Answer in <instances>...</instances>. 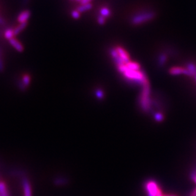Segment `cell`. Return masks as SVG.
<instances>
[{"label":"cell","mask_w":196,"mask_h":196,"mask_svg":"<svg viewBox=\"0 0 196 196\" xmlns=\"http://www.w3.org/2000/svg\"><path fill=\"white\" fill-rule=\"evenodd\" d=\"M155 13L152 11H146L138 13L131 18V23L133 25H138L151 21L155 17Z\"/></svg>","instance_id":"obj_1"},{"label":"cell","mask_w":196,"mask_h":196,"mask_svg":"<svg viewBox=\"0 0 196 196\" xmlns=\"http://www.w3.org/2000/svg\"><path fill=\"white\" fill-rule=\"evenodd\" d=\"M146 190L147 192V196H157L160 188L155 182L151 181L146 184Z\"/></svg>","instance_id":"obj_2"},{"label":"cell","mask_w":196,"mask_h":196,"mask_svg":"<svg viewBox=\"0 0 196 196\" xmlns=\"http://www.w3.org/2000/svg\"><path fill=\"white\" fill-rule=\"evenodd\" d=\"M170 73L171 75H180V74H184L189 77L194 76L193 74L189 71L187 69L185 68H182L179 67H175V68H172L170 70Z\"/></svg>","instance_id":"obj_3"},{"label":"cell","mask_w":196,"mask_h":196,"mask_svg":"<svg viewBox=\"0 0 196 196\" xmlns=\"http://www.w3.org/2000/svg\"><path fill=\"white\" fill-rule=\"evenodd\" d=\"M31 11L29 10H25L21 12L19 15L17 17V21L20 24L27 23V21L31 17Z\"/></svg>","instance_id":"obj_4"},{"label":"cell","mask_w":196,"mask_h":196,"mask_svg":"<svg viewBox=\"0 0 196 196\" xmlns=\"http://www.w3.org/2000/svg\"><path fill=\"white\" fill-rule=\"evenodd\" d=\"M116 50L118 52V54L121 58V59L124 61V63L125 64H127L128 63L130 62V58L129 56L127 53V52L125 51V50L123 49L121 47H117Z\"/></svg>","instance_id":"obj_5"},{"label":"cell","mask_w":196,"mask_h":196,"mask_svg":"<svg viewBox=\"0 0 196 196\" xmlns=\"http://www.w3.org/2000/svg\"><path fill=\"white\" fill-rule=\"evenodd\" d=\"M9 42L10 43V45L18 52H22L24 50V48L23 47V45H22V43L18 41L17 39H15V38L11 39L9 40Z\"/></svg>","instance_id":"obj_6"},{"label":"cell","mask_w":196,"mask_h":196,"mask_svg":"<svg viewBox=\"0 0 196 196\" xmlns=\"http://www.w3.org/2000/svg\"><path fill=\"white\" fill-rule=\"evenodd\" d=\"M27 24H28L27 22L24 23H21L19 26H17L15 29H13L15 36H17L18 34H19L22 31H24L25 28L27 27Z\"/></svg>","instance_id":"obj_7"},{"label":"cell","mask_w":196,"mask_h":196,"mask_svg":"<svg viewBox=\"0 0 196 196\" xmlns=\"http://www.w3.org/2000/svg\"><path fill=\"white\" fill-rule=\"evenodd\" d=\"M24 196H31V190L29 182L27 180H24L23 183Z\"/></svg>","instance_id":"obj_8"},{"label":"cell","mask_w":196,"mask_h":196,"mask_svg":"<svg viewBox=\"0 0 196 196\" xmlns=\"http://www.w3.org/2000/svg\"><path fill=\"white\" fill-rule=\"evenodd\" d=\"M92 5L91 3H88V4H85V5H81L80 6H79L77 8V10L81 13H83L85 12L86 11L90 10L92 8Z\"/></svg>","instance_id":"obj_9"},{"label":"cell","mask_w":196,"mask_h":196,"mask_svg":"<svg viewBox=\"0 0 196 196\" xmlns=\"http://www.w3.org/2000/svg\"><path fill=\"white\" fill-rule=\"evenodd\" d=\"M167 61V56L166 53H162L160 54L158 57V60H157V64L159 66L161 67L163 66L166 62Z\"/></svg>","instance_id":"obj_10"},{"label":"cell","mask_w":196,"mask_h":196,"mask_svg":"<svg viewBox=\"0 0 196 196\" xmlns=\"http://www.w3.org/2000/svg\"><path fill=\"white\" fill-rule=\"evenodd\" d=\"M100 15L104 17L105 18H108L111 17V10L108 7H102L100 10Z\"/></svg>","instance_id":"obj_11"},{"label":"cell","mask_w":196,"mask_h":196,"mask_svg":"<svg viewBox=\"0 0 196 196\" xmlns=\"http://www.w3.org/2000/svg\"><path fill=\"white\" fill-rule=\"evenodd\" d=\"M4 35H5V38L8 40L13 38L14 37H15V34H14V30L13 29H7L5 31Z\"/></svg>","instance_id":"obj_12"},{"label":"cell","mask_w":196,"mask_h":196,"mask_svg":"<svg viewBox=\"0 0 196 196\" xmlns=\"http://www.w3.org/2000/svg\"><path fill=\"white\" fill-rule=\"evenodd\" d=\"M127 65V66L131 69H133V70H136V71H138L140 69V65L138 64V63H133V62H129L127 64H125Z\"/></svg>","instance_id":"obj_13"},{"label":"cell","mask_w":196,"mask_h":196,"mask_svg":"<svg viewBox=\"0 0 196 196\" xmlns=\"http://www.w3.org/2000/svg\"><path fill=\"white\" fill-rule=\"evenodd\" d=\"M187 69L189 71H190L194 76L196 75V66L195 64H194L192 63H189L187 64Z\"/></svg>","instance_id":"obj_14"},{"label":"cell","mask_w":196,"mask_h":196,"mask_svg":"<svg viewBox=\"0 0 196 196\" xmlns=\"http://www.w3.org/2000/svg\"><path fill=\"white\" fill-rule=\"evenodd\" d=\"M30 80H31V78L29 75L26 74L24 75L22 80V87L24 88L26 86H27L30 83Z\"/></svg>","instance_id":"obj_15"},{"label":"cell","mask_w":196,"mask_h":196,"mask_svg":"<svg viewBox=\"0 0 196 196\" xmlns=\"http://www.w3.org/2000/svg\"><path fill=\"white\" fill-rule=\"evenodd\" d=\"M71 16H72L74 19H79L81 17V13L77 10H73L72 12H71Z\"/></svg>","instance_id":"obj_16"},{"label":"cell","mask_w":196,"mask_h":196,"mask_svg":"<svg viewBox=\"0 0 196 196\" xmlns=\"http://www.w3.org/2000/svg\"><path fill=\"white\" fill-rule=\"evenodd\" d=\"M106 22V18H105L104 17L99 15L97 17V23H98V24L100 25H103L105 24Z\"/></svg>","instance_id":"obj_17"},{"label":"cell","mask_w":196,"mask_h":196,"mask_svg":"<svg viewBox=\"0 0 196 196\" xmlns=\"http://www.w3.org/2000/svg\"><path fill=\"white\" fill-rule=\"evenodd\" d=\"M154 117H155V119L157 121H158V122H161V121H162L163 119V115H162L161 113H155Z\"/></svg>","instance_id":"obj_18"},{"label":"cell","mask_w":196,"mask_h":196,"mask_svg":"<svg viewBox=\"0 0 196 196\" xmlns=\"http://www.w3.org/2000/svg\"><path fill=\"white\" fill-rule=\"evenodd\" d=\"M92 1V0H81L80 3H81V5H85V4L90 3V2Z\"/></svg>","instance_id":"obj_19"},{"label":"cell","mask_w":196,"mask_h":196,"mask_svg":"<svg viewBox=\"0 0 196 196\" xmlns=\"http://www.w3.org/2000/svg\"><path fill=\"white\" fill-rule=\"evenodd\" d=\"M30 2H31V0H22V5H24V6L27 5Z\"/></svg>","instance_id":"obj_20"},{"label":"cell","mask_w":196,"mask_h":196,"mask_svg":"<svg viewBox=\"0 0 196 196\" xmlns=\"http://www.w3.org/2000/svg\"><path fill=\"white\" fill-rule=\"evenodd\" d=\"M5 24V21L0 17V25H4Z\"/></svg>","instance_id":"obj_21"},{"label":"cell","mask_w":196,"mask_h":196,"mask_svg":"<svg viewBox=\"0 0 196 196\" xmlns=\"http://www.w3.org/2000/svg\"><path fill=\"white\" fill-rule=\"evenodd\" d=\"M189 196H196V188L192 192Z\"/></svg>","instance_id":"obj_22"},{"label":"cell","mask_w":196,"mask_h":196,"mask_svg":"<svg viewBox=\"0 0 196 196\" xmlns=\"http://www.w3.org/2000/svg\"><path fill=\"white\" fill-rule=\"evenodd\" d=\"M192 180L196 183V176H194V177H193V178H192Z\"/></svg>","instance_id":"obj_23"},{"label":"cell","mask_w":196,"mask_h":196,"mask_svg":"<svg viewBox=\"0 0 196 196\" xmlns=\"http://www.w3.org/2000/svg\"><path fill=\"white\" fill-rule=\"evenodd\" d=\"M163 196H176L175 195H164Z\"/></svg>","instance_id":"obj_24"},{"label":"cell","mask_w":196,"mask_h":196,"mask_svg":"<svg viewBox=\"0 0 196 196\" xmlns=\"http://www.w3.org/2000/svg\"><path fill=\"white\" fill-rule=\"evenodd\" d=\"M76 1H77V2H81V0H76Z\"/></svg>","instance_id":"obj_25"},{"label":"cell","mask_w":196,"mask_h":196,"mask_svg":"<svg viewBox=\"0 0 196 196\" xmlns=\"http://www.w3.org/2000/svg\"><path fill=\"white\" fill-rule=\"evenodd\" d=\"M195 79H196V75H195Z\"/></svg>","instance_id":"obj_26"},{"label":"cell","mask_w":196,"mask_h":196,"mask_svg":"<svg viewBox=\"0 0 196 196\" xmlns=\"http://www.w3.org/2000/svg\"><path fill=\"white\" fill-rule=\"evenodd\" d=\"M0 36H1V32H0Z\"/></svg>","instance_id":"obj_27"},{"label":"cell","mask_w":196,"mask_h":196,"mask_svg":"<svg viewBox=\"0 0 196 196\" xmlns=\"http://www.w3.org/2000/svg\"><path fill=\"white\" fill-rule=\"evenodd\" d=\"M71 1H73V0H71Z\"/></svg>","instance_id":"obj_28"}]
</instances>
